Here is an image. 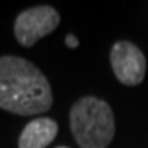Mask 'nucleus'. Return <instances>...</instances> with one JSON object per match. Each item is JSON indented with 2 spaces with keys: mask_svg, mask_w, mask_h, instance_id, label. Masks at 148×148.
<instances>
[{
  "mask_svg": "<svg viewBox=\"0 0 148 148\" xmlns=\"http://www.w3.org/2000/svg\"><path fill=\"white\" fill-rule=\"evenodd\" d=\"M53 94L47 77L18 56L0 58V109L21 116L50 110Z\"/></svg>",
  "mask_w": 148,
  "mask_h": 148,
  "instance_id": "obj_1",
  "label": "nucleus"
},
{
  "mask_svg": "<svg viewBox=\"0 0 148 148\" xmlns=\"http://www.w3.org/2000/svg\"><path fill=\"white\" fill-rule=\"evenodd\" d=\"M60 21L58 11L51 6H35L21 12L14 26L17 41L24 47H32L38 39L55 30Z\"/></svg>",
  "mask_w": 148,
  "mask_h": 148,
  "instance_id": "obj_3",
  "label": "nucleus"
},
{
  "mask_svg": "<svg viewBox=\"0 0 148 148\" xmlns=\"http://www.w3.org/2000/svg\"><path fill=\"white\" fill-rule=\"evenodd\" d=\"M59 127L51 118H35L20 134L18 148H45L58 136Z\"/></svg>",
  "mask_w": 148,
  "mask_h": 148,
  "instance_id": "obj_5",
  "label": "nucleus"
},
{
  "mask_svg": "<svg viewBox=\"0 0 148 148\" xmlns=\"http://www.w3.org/2000/svg\"><path fill=\"white\" fill-rule=\"evenodd\" d=\"M56 148H68V147H56Z\"/></svg>",
  "mask_w": 148,
  "mask_h": 148,
  "instance_id": "obj_7",
  "label": "nucleus"
},
{
  "mask_svg": "<svg viewBox=\"0 0 148 148\" xmlns=\"http://www.w3.org/2000/svg\"><path fill=\"white\" fill-rule=\"evenodd\" d=\"M110 64L116 79L123 85H139L145 77V56L133 42L118 41L113 44L110 50Z\"/></svg>",
  "mask_w": 148,
  "mask_h": 148,
  "instance_id": "obj_4",
  "label": "nucleus"
},
{
  "mask_svg": "<svg viewBox=\"0 0 148 148\" xmlns=\"http://www.w3.org/2000/svg\"><path fill=\"white\" fill-rule=\"evenodd\" d=\"M70 127L80 148H107L115 134V118L104 100L83 97L70 110Z\"/></svg>",
  "mask_w": 148,
  "mask_h": 148,
  "instance_id": "obj_2",
  "label": "nucleus"
},
{
  "mask_svg": "<svg viewBox=\"0 0 148 148\" xmlns=\"http://www.w3.org/2000/svg\"><path fill=\"white\" fill-rule=\"evenodd\" d=\"M65 44L66 47H70V49H76L79 47V39L73 35V33H68V35L65 36Z\"/></svg>",
  "mask_w": 148,
  "mask_h": 148,
  "instance_id": "obj_6",
  "label": "nucleus"
}]
</instances>
